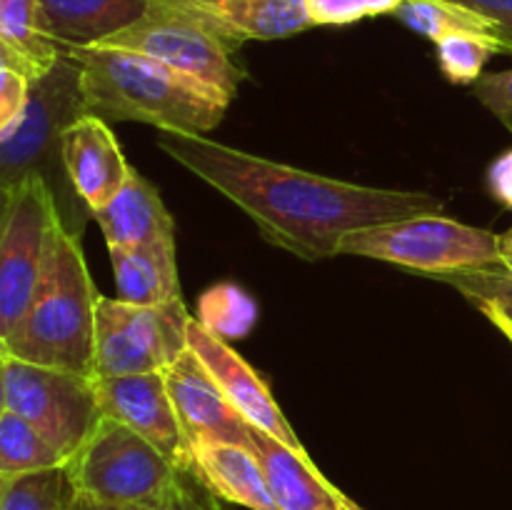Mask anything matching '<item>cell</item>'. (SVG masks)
I'll list each match as a JSON object with an SVG mask.
<instances>
[{
	"label": "cell",
	"mask_w": 512,
	"mask_h": 510,
	"mask_svg": "<svg viewBox=\"0 0 512 510\" xmlns=\"http://www.w3.org/2000/svg\"><path fill=\"white\" fill-rule=\"evenodd\" d=\"M85 100L80 88V68L68 53L43 78L30 83L28 108L8 140L0 143V190L13 193L25 180H43L53 195L58 220L75 238H83L93 218L88 205L78 198L63 160V133L83 118Z\"/></svg>",
	"instance_id": "cell-4"
},
{
	"label": "cell",
	"mask_w": 512,
	"mask_h": 510,
	"mask_svg": "<svg viewBox=\"0 0 512 510\" xmlns=\"http://www.w3.org/2000/svg\"><path fill=\"white\" fill-rule=\"evenodd\" d=\"M453 3L465 5V8L493 20L500 28L505 53H512V0H453Z\"/></svg>",
	"instance_id": "cell-32"
},
{
	"label": "cell",
	"mask_w": 512,
	"mask_h": 510,
	"mask_svg": "<svg viewBox=\"0 0 512 510\" xmlns=\"http://www.w3.org/2000/svg\"><path fill=\"white\" fill-rule=\"evenodd\" d=\"M70 495L65 468L0 478V510H68Z\"/></svg>",
	"instance_id": "cell-25"
},
{
	"label": "cell",
	"mask_w": 512,
	"mask_h": 510,
	"mask_svg": "<svg viewBox=\"0 0 512 510\" xmlns=\"http://www.w3.org/2000/svg\"><path fill=\"white\" fill-rule=\"evenodd\" d=\"M8 410L28 420L68 463L103 418L95 378L8 358Z\"/></svg>",
	"instance_id": "cell-9"
},
{
	"label": "cell",
	"mask_w": 512,
	"mask_h": 510,
	"mask_svg": "<svg viewBox=\"0 0 512 510\" xmlns=\"http://www.w3.org/2000/svg\"><path fill=\"white\" fill-rule=\"evenodd\" d=\"M438 65L445 78L455 85L475 83L485 75V65L493 55L505 53V45L498 38L478 33H453L435 43Z\"/></svg>",
	"instance_id": "cell-26"
},
{
	"label": "cell",
	"mask_w": 512,
	"mask_h": 510,
	"mask_svg": "<svg viewBox=\"0 0 512 510\" xmlns=\"http://www.w3.org/2000/svg\"><path fill=\"white\" fill-rule=\"evenodd\" d=\"M150 0H38L40 25L60 50L93 48L130 28Z\"/></svg>",
	"instance_id": "cell-17"
},
{
	"label": "cell",
	"mask_w": 512,
	"mask_h": 510,
	"mask_svg": "<svg viewBox=\"0 0 512 510\" xmlns=\"http://www.w3.org/2000/svg\"><path fill=\"white\" fill-rule=\"evenodd\" d=\"M93 220L103 230L108 248L150 245L175 240V223L165 208L158 188L138 170H130L128 180L108 205L95 210Z\"/></svg>",
	"instance_id": "cell-18"
},
{
	"label": "cell",
	"mask_w": 512,
	"mask_h": 510,
	"mask_svg": "<svg viewBox=\"0 0 512 510\" xmlns=\"http://www.w3.org/2000/svg\"><path fill=\"white\" fill-rule=\"evenodd\" d=\"M10 198H13V193H8V190H0V225H3L5 213H8Z\"/></svg>",
	"instance_id": "cell-39"
},
{
	"label": "cell",
	"mask_w": 512,
	"mask_h": 510,
	"mask_svg": "<svg viewBox=\"0 0 512 510\" xmlns=\"http://www.w3.org/2000/svg\"><path fill=\"white\" fill-rule=\"evenodd\" d=\"M498 268H503L505 273L512 275V228H508L503 235H500V265Z\"/></svg>",
	"instance_id": "cell-35"
},
{
	"label": "cell",
	"mask_w": 512,
	"mask_h": 510,
	"mask_svg": "<svg viewBox=\"0 0 512 510\" xmlns=\"http://www.w3.org/2000/svg\"><path fill=\"white\" fill-rule=\"evenodd\" d=\"M338 255L385 260L435 278L455 270L498 268L500 235L440 213L415 215L353 230L343 238Z\"/></svg>",
	"instance_id": "cell-7"
},
{
	"label": "cell",
	"mask_w": 512,
	"mask_h": 510,
	"mask_svg": "<svg viewBox=\"0 0 512 510\" xmlns=\"http://www.w3.org/2000/svg\"><path fill=\"white\" fill-rule=\"evenodd\" d=\"M198 320L210 335L225 340H240L250 335L258 323V303L245 288L235 283H218L205 290L198 300Z\"/></svg>",
	"instance_id": "cell-24"
},
{
	"label": "cell",
	"mask_w": 512,
	"mask_h": 510,
	"mask_svg": "<svg viewBox=\"0 0 512 510\" xmlns=\"http://www.w3.org/2000/svg\"><path fill=\"white\" fill-rule=\"evenodd\" d=\"M305 3L313 25H350L373 15L395 13L403 0H305Z\"/></svg>",
	"instance_id": "cell-28"
},
{
	"label": "cell",
	"mask_w": 512,
	"mask_h": 510,
	"mask_svg": "<svg viewBox=\"0 0 512 510\" xmlns=\"http://www.w3.org/2000/svg\"><path fill=\"white\" fill-rule=\"evenodd\" d=\"M5 370H8V355L0 350V415L8 410V383H5Z\"/></svg>",
	"instance_id": "cell-37"
},
{
	"label": "cell",
	"mask_w": 512,
	"mask_h": 510,
	"mask_svg": "<svg viewBox=\"0 0 512 510\" xmlns=\"http://www.w3.org/2000/svg\"><path fill=\"white\" fill-rule=\"evenodd\" d=\"M78 63L85 113L105 123H148L163 133L205 135L228 100L190 75L120 48L63 50Z\"/></svg>",
	"instance_id": "cell-2"
},
{
	"label": "cell",
	"mask_w": 512,
	"mask_h": 510,
	"mask_svg": "<svg viewBox=\"0 0 512 510\" xmlns=\"http://www.w3.org/2000/svg\"><path fill=\"white\" fill-rule=\"evenodd\" d=\"M115 298L133 305H160L180 298L175 240L110 248Z\"/></svg>",
	"instance_id": "cell-20"
},
{
	"label": "cell",
	"mask_w": 512,
	"mask_h": 510,
	"mask_svg": "<svg viewBox=\"0 0 512 510\" xmlns=\"http://www.w3.org/2000/svg\"><path fill=\"white\" fill-rule=\"evenodd\" d=\"M95 395L105 418L128 425L188 473L190 448L180 430L163 373L95 378Z\"/></svg>",
	"instance_id": "cell-11"
},
{
	"label": "cell",
	"mask_w": 512,
	"mask_h": 510,
	"mask_svg": "<svg viewBox=\"0 0 512 510\" xmlns=\"http://www.w3.org/2000/svg\"><path fill=\"white\" fill-rule=\"evenodd\" d=\"M170 510H218V508H215L213 495H210L198 480H195V483L185 490L183 498H180Z\"/></svg>",
	"instance_id": "cell-33"
},
{
	"label": "cell",
	"mask_w": 512,
	"mask_h": 510,
	"mask_svg": "<svg viewBox=\"0 0 512 510\" xmlns=\"http://www.w3.org/2000/svg\"><path fill=\"white\" fill-rule=\"evenodd\" d=\"M58 218L43 180L30 178L13 190L0 225V350L28 313L45 263L50 225Z\"/></svg>",
	"instance_id": "cell-10"
},
{
	"label": "cell",
	"mask_w": 512,
	"mask_h": 510,
	"mask_svg": "<svg viewBox=\"0 0 512 510\" xmlns=\"http://www.w3.org/2000/svg\"><path fill=\"white\" fill-rule=\"evenodd\" d=\"M188 350L205 365L210 378L218 383L225 398L235 410L248 420L253 428L263 430L270 438L280 440L293 450H305L295 430L290 428L288 418L283 415L280 405L275 403L273 393L265 380L245 363L238 350L230 348L225 340L210 335L198 320L188 325Z\"/></svg>",
	"instance_id": "cell-12"
},
{
	"label": "cell",
	"mask_w": 512,
	"mask_h": 510,
	"mask_svg": "<svg viewBox=\"0 0 512 510\" xmlns=\"http://www.w3.org/2000/svg\"><path fill=\"white\" fill-rule=\"evenodd\" d=\"M485 185L495 203L512 210V145L490 163Z\"/></svg>",
	"instance_id": "cell-31"
},
{
	"label": "cell",
	"mask_w": 512,
	"mask_h": 510,
	"mask_svg": "<svg viewBox=\"0 0 512 510\" xmlns=\"http://www.w3.org/2000/svg\"><path fill=\"white\" fill-rule=\"evenodd\" d=\"M158 148L238 205L268 243L310 263L338 255L353 230L443 213V200L430 193L370 188L308 173L205 135L160 130Z\"/></svg>",
	"instance_id": "cell-1"
},
{
	"label": "cell",
	"mask_w": 512,
	"mask_h": 510,
	"mask_svg": "<svg viewBox=\"0 0 512 510\" xmlns=\"http://www.w3.org/2000/svg\"><path fill=\"white\" fill-rule=\"evenodd\" d=\"M338 505H340V510H365L363 505H358L355 500H350L345 493L338 495Z\"/></svg>",
	"instance_id": "cell-38"
},
{
	"label": "cell",
	"mask_w": 512,
	"mask_h": 510,
	"mask_svg": "<svg viewBox=\"0 0 512 510\" xmlns=\"http://www.w3.org/2000/svg\"><path fill=\"white\" fill-rule=\"evenodd\" d=\"M200 10L243 48L245 40H278L313 28L305 0H195Z\"/></svg>",
	"instance_id": "cell-19"
},
{
	"label": "cell",
	"mask_w": 512,
	"mask_h": 510,
	"mask_svg": "<svg viewBox=\"0 0 512 510\" xmlns=\"http://www.w3.org/2000/svg\"><path fill=\"white\" fill-rule=\"evenodd\" d=\"M393 15L400 23H405L423 38H430L433 43L453 33L490 35V38H498L503 43L500 28L493 20L465 8V5L453 3V0H403Z\"/></svg>",
	"instance_id": "cell-22"
},
{
	"label": "cell",
	"mask_w": 512,
	"mask_h": 510,
	"mask_svg": "<svg viewBox=\"0 0 512 510\" xmlns=\"http://www.w3.org/2000/svg\"><path fill=\"white\" fill-rule=\"evenodd\" d=\"M248 448L260 460L270 495L280 510H340V490L320 473L308 450L288 448L253 425Z\"/></svg>",
	"instance_id": "cell-16"
},
{
	"label": "cell",
	"mask_w": 512,
	"mask_h": 510,
	"mask_svg": "<svg viewBox=\"0 0 512 510\" xmlns=\"http://www.w3.org/2000/svg\"><path fill=\"white\" fill-rule=\"evenodd\" d=\"M3 65H8V58H5L3 48H0V68H3Z\"/></svg>",
	"instance_id": "cell-40"
},
{
	"label": "cell",
	"mask_w": 512,
	"mask_h": 510,
	"mask_svg": "<svg viewBox=\"0 0 512 510\" xmlns=\"http://www.w3.org/2000/svg\"><path fill=\"white\" fill-rule=\"evenodd\" d=\"M193 315L183 298L133 305L98 295L95 305V378L163 373L188 350Z\"/></svg>",
	"instance_id": "cell-8"
},
{
	"label": "cell",
	"mask_w": 512,
	"mask_h": 510,
	"mask_svg": "<svg viewBox=\"0 0 512 510\" xmlns=\"http://www.w3.org/2000/svg\"><path fill=\"white\" fill-rule=\"evenodd\" d=\"M188 473L215 500L248 510H280L270 495L260 460L248 445L200 440L190 443Z\"/></svg>",
	"instance_id": "cell-15"
},
{
	"label": "cell",
	"mask_w": 512,
	"mask_h": 510,
	"mask_svg": "<svg viewBox=\"0 0 512 510\" xmlns=\"http://www.w3.org/2000/svg\"><path fill=\"white\" fill-rule=\"evenodd\" d=\"M435 278L458 288L465 298L478 305V310L490 308L512 323V275L503 268L455 270V273H443Z\"/></svg>",
	"instance_id": "cell-27"
},
{
	"label": "cell",
	"mask_w": 512,
	"mask_h": 510,
	"mask_svg": "<svg viewBox=\"0 0 512 510\" xmlns=\"http://www.w3.org/2000/svg\"><path fill=\"white\" fill-rule=\"evenodd\" d=\"M93 48H120L148 55L208 85L228 103L245 75L235 63L240 48L195 5V0H150L143 18Z\"/></svg>",
	"instance_id": "cell-6"
},
{
	"label": "cell",
	"mask_w": 512,
	"mask_h": 510,
	"mask_svg": "<svg viewBox=\"0 0 512 510\" xmlns=\"http://www.w3.org/2000/svg\"><path fill=\"white\" fill-rule=\"evenodd\" d=\"M80 238L58 218L50 225L43 273L28 313L5 345V355L43 368L95 378V305Z\"/></svg>",
	"instance_id": "cell-3"
},
{
	"label": "cell",
	"mask_w": 512,
	"mask_h": 510,
	"mask_svg": "<svg viewBox=\"0 0 512 510\" xmlns=\"http://www.w3.org/2000/svg\"><path fill=\"white\" fill-rule=\"evenodd\" d=\"M65 468L58 450L13 410L0 415V478Z\"/></svg>",
	"instance_id": "cell-23"
},
{
	"label": "cell",
	"mask_w": 512,
	"mask_h": 510,
	"mask_svg": "<svg viewBox=\"0 0 512 510\" xmlns=\"http://www.w3.org/2000/svg\"><path fill=\"white\" fill-rule=\"evenodd\" d=\"M163 375L188 448L200 440L248 445L250 423L230 405L205 365L190 350L170 363Z\"/></svg>",
	"instance_id": "cell-13"
},
{
	"label": "cell",
	"mask_w": 512,
	"mask_h": 510,
	"mask_svg": "<svg viewBox=\"0 0 512 510\" xmlns=\"http://www.w3.org/2000/svg\"><path fill=\"white\" fill-rule=\"evenodd\" d=\"M0 48L30 83L58 63L60 48L40 25L38 0H0Z\"/></svg>",
	"instance_id": "cell-21"
},
{
	"label": "cell",
	"mask_w": 512,
	"mask_h": 510,
	"mask_svg": "<svg viewBox=\"0 0 512 510\" xmlns=\"http://www.w3.org/2000/svg\"><path fill=\"white\" fill-rule=\"evenodd\" d=\"M480 313H483L485 318H488L490 323H493L495 328H498L500 333L505 335V340H508V343L512 345V323H508V320H505L503 315H500V313H495V310H490V308H480Z\"/></svg>",
	"instance_id": "cell-36"
},
{
	"label": "cell",
	"mask_w": 512,
	"mask_h": 510,
	"mask_svg": "<svg viewBox=\"0 0 512 510\" xmlns=\"http://www.w3.org/2000/svg\"><path fill=\"white\" fill-rule=\"evenodd\" d=\"M63 160L75 193L90 213L108 205L133 170L113 130L95 115H83L65 128Z\"/></svg>",
	"instance_id": "cell-14"
},
{
	"label": "cell",
	"mask_w": 512,
	"mask_h": 510,
	"mask_svg": "<svg viewBox=\"0 0 512 510\" xmlns=\"http://www.w3.org/2000/svg\"><path fill=\"white\" fill-rule=\"evenodd\" d=\"M473 93L500 123L512 128V68L480 75L473 83Z\"/></svg>",
	"instance_id": "cell-30"
},
{
	"label": "cell",
	"mask_w": 512,
	"mask_h": 510,
	"mask_svg": "<svg viewBox=\"0 0 512 510\" xmlns=\"http://www.w3.org/2000/svg\"><path fill=\"white\" fill-rule=\"evenodd\" d=\"M30 98V80L20 70L0 68V143L15 133Z\"/></svg>",
	"instance_id": "cell-29"
},
{
	"label": "cell",
	"mask_w": 512,
	"mask_h": 510,
	"mask_svg": "<svg viewBox=\"0 0 512 510\" xmlns=\"http://www.w3.org/2000/svg\"><path fill=\"white\" fill-rule=\"evenodd\" d=\"M65 473L75 495L143 510H170L195 483L150 440L105 415Z\"/></svg>",
	"instance_id": "cell-5"
},
{
	"label": "cell",
	"mask_w": 512,
	"mask_h": 510,
	"mask_svg": "<svg viewBox=\"0 0 512 510\" xmlns=\"http://www.w3.org/2000/svg\"><path fill=\"white\" fill-rule=\"evenodd\" d=\"M68 510H143V508H128V505H108L98 503V500L83 498V495H70Z\"/></svg>",
	"instance_id": "cell-34"
}]
</instances>
